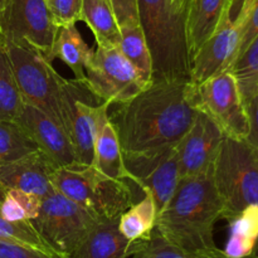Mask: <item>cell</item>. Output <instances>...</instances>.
Here are the masks:
<instances>
[{
	"instance_id": "6da1fadb",
	"label": "cell",
	"mask_w": 258,
	"mask_h": 258,
	"mask_svg": "<svg viewBox=\"0 0 258 258\" xmlns=\"http://www.w3.org/2000/svg\"><path fill=\"white\" fill-rule=\"evenodd\" d=\"M190 81H153L108 115L123 153L175 145L198 111L190 101Z\"/></svg>"
},
{
	"instance_id": "7a4b0ae2",
	"label": "cell",
	"mask_w": 258,
	"mask_h": 258,
	"mask_svg": "<svg viewBox=\"0 0 258 258\" xmlns=\"http://www.w3.org/2000/svg\"><path fill=\"white\" fill-rule=\"evenodd\" d=\"M223 213L213 168L199 175L180 178L170 201L158 213L155 231L173 246L184 249L216 247L214 224Z\"/></svg>"
},
{
	"instance_id": "3957f363",
	"label": "cell",
	"mask_w": 258,
	"mask_h": 258,
	"mask_svg": "<svg viewBox=\"0 0 258 258\" xmlns=\"http://www.w3.org/2000/svg\"><path fill=\"white\" fill-rule=\"evenodd\" d=\"M138 10L153 58V81H190L186 13L173 0H138Z\"/></svg>"
},
{
	"instance_id": "277c9868",
	"label": "cell",
	"mask_w": 258,
	"mask_h": 258,
	"mask_svg": "<svg viewBox=\"0 0 258 258\" xmlns=\"http://www.w3.org/2000/svg\"><path fill=\"white\" fill-rule=\"evenodd\" d=\"M50 181L59 191L97 218H115L135 202L128 180L105 175L92 164H75L53 169Z\"/></svg>"
},
{
	"instance_id": "5b68a950",
	"label": "cell",
	"mask_w": 258,
	"mask_h": 258,
	"mask_svg": "<svg viewBox=\"0 0 258 258\" xmlns=\"http://www.w3.org/2000/svg\"><path fill=\"white\" fill-rule=\"evenodd\" d=\"M213 176L223 203L222 218L231 222L247 207L258 206V153L247 141L224 136Z\"/></svg>"
},
{
	"instance_id": "8992f818",
	"label": "cell",
	"mask_w": 258,
	"mask_h": 258,
	"mask_svg": "<svg viewBox=\"0 0 258 258\" xmlns=\"http://www.w3.org/2000/svg\"><path fill=\"white\" fill-rule=\"evenodd\" d=\"M3 40L24 102L43 111L64 130L63 102L66 78L40 53L17 43Z\"/></svg>"
},
{
	"instance_id": "52a82bcc",
	"label": "cell",
	"mask_w": 258,
	"mask_h": 258,
	"mask_svg": "<svg viewBox=\"0 0 258 258\" xmlns=\"http://www.w3.org/2000/svg\"><path fill=\"white\" fill-rule=\"evenodd\" d=\"M194 108L208 116L226 138L244 141L249 133L246 102L231 71L218 73L198 85L191 83Z\"/></svg>"
},
{
	"instance_id": "ba28073f",
	"label": "cell",
	"mask_w": 258,
	"mask_h": 258,
	"mask_svg": "<svg viewBox=\"0 0 258 258\" xmlns=\"http://www.w3.org/2000/svg\"><path fill=\"white\" fill-rule=\"evenodd\" d=\"M256 0H231L221 23L191 60L190 82H203L228 71L236 60L251 10Z\"/></svg>"
},
{
	"instance_id": "9c48e42d",
	"label": "cell",
	"mask_w": 258,
	"mask_h": 258,
	"mask_svg": "<svg viewBox=\"0 0 258 258\" xmlns=\"http://www.w3.org/2000/svg\"><path fill=\"white\" fill-rule=\"evenodd\" d=\"M110 103L98 98L86 82L66 80L64 130L75 148L80 164L93 161V148L101 126L108 118Z\"/></svg>"
},
{
	"instance_id": "30bf717a",
	"label": "cell",
	"mask_w": 258,
	"mask_h": 258,
	"mask_svg": "<svg viewBox=\"0 0 258 258\" xmlns=\"http://www.w3.org/2000/svg\"><path fill=\"white\" fill-rule=\"evenodd\" d=\"M98 219L55 190L43 199L39 213L32 223L57 253L70 257Z\"/></svg>"
},
{
	"instance_id": "8fae6325",
	"label": "cell",
	"mask_w": 258,
	"mask_h": 258,
	"mask_svg": "<svg viewBox=\"0 0 258 258\" xmlns=\"http://www.w3.org/2000/svg\"><path fill=\"white\" fill-rule=\"evenodd\" d=\"M85 73L88 88L110 105L127 102L151 83L123 57L118 48L97 45L92 50Z\"/></svg>"
},
{
	"instance_id": "7c38bea8",
	"label": "cell",
	"mask_w": 258,
	"mask_h": 258,
	"mask_svg": "<svg viewBox=\"0 0 258 258\" xmlns=\"http://www.w3.org/2000/svg\"><path fill=\"white\" fill-rule=\"evenodd\" d=\"M57 32L45 0H8L0 23L3 39L30 48L49 60Z\"/></svg>"
},
{
	"instance_id": "4fadbf2b",
	"label": "cell",
	"mask_w": 258,
	"mask_h": 258,
	"mask_svg": "<svg viewBox=\"0 0 258 258\" xmlns=\"http://www.w3.org/2000/svg\"><path fill=\"white\" fill-rule=\"evenodd\" d=\"M178 145L144 151L123 153V163L130 173L131 180L154 197L158 213L170 201L179 183Z\"/></svg>"
},
{
	"instance_id": "5bb4252c",
	"label": "cell",
	"mask_w": 258,
	"mask_h": 258,
	"mask_svg": "<svg viewBox=\"0 0 258 258\" xmlns=\"http://www.w3.org/2000/svg\"><path fill=\"white\" fill-rule=\"evenodd\" d=\"M224 135L204 113H197L188 133L178 145L179 176L199 175L213 168Z\"/></svg>"
},
{
	"instance_id": "9a60e30c",
	"label": "cell",
	"mask_w": 258,
	"mask_h": 258,
	"mask_svg": "<svg viewBox=\"0 0 258 258\" xmlns=\"http://www.w3.org/2000/svg\"><path fill=\"white\" fill-rule=\"evenodd\" d=\"M15 122L55 168L80 164L67 133L43 111L25 103Z\"/></svg>"
},
{
	"instance_id": "2e32d148",
	"label": "cell",
	"mask_w": 258,
	"mask_h": 258,
	"mask_svg": "<svg viewBox=\"0 0 258 258\" xmlns=\"http://www.w3.org/2000/svg\"><path fill=\"white\" fill-rule=\"evenodd\" d=\"M55 166L39 150L0 165V185L19 189L44 199L55 191L50 174Z\"/></svg>"
},
{
	"instance_id": "e0dca14e",
	"label": "cell",
	"mask_w": 258,
	"mask_h": 258,
	"mask_svg": "<svg viewBox=\"0 0 258 258\" xmlns=\"http://www.w3.org/2000/svg\"><path fill=\"white\" fill-rule=\"evenodd\" d=\"M120 217L100 218L70 258H126L131 242L121 233Z\"/></svg>"
},
{
	"instance_id": "ac0fdd59",
	"label": "cell",
	"mask_w": 258,
	"mask_h": 258,
	"mask_svg": "<svg viewBox=\"0 0 258 258\" xmlns=\"http://www.w3.org/2000/svg\"><path fill=\"white\" fill-rule=\"evenodd\" d=\"M231 0H189L185 32L190 62L221 23Z\"/></svg>"
},
{
	"instance_id": "d6986e66",
	"label": "cell",
	"mask_w": 258,
	"mask_h": 258,
	"mask_svg": "<svg viewBox=\"0 0 258 258\" xmlns=\"http://www.w3.org/2000/svg\"><path fill=\"white\" fill-rule=\"evenodd\" d=\"M92 165L103 173L118 180H131L130 173L123 163V154L115 127L110 117L101 126L93 148ZM134 183V181H133Z\"/></svg>"
},
{
	"instance_id": "ffe728a7",
	"label": "cell",
	"mask_w": 258,
	"mask_h": 258,
	"mask_svg": "<svg viewBox=\"0 0 258 258\" xmlns=\"http://www.w3.org/2000/svg\"><path fill=\"white\" fill-rule=\"evenodd\" d=\"M80 20L92 30L96 45L118 48L121 33L115 13L108 0H83Z\"/></svg>"
},
{
	"instance_id": "44dd1931",
	"label": "cell",
	"mask_w": 258,
	"mask_h": 258,
	"mask_svg": "<svg viewBox=\"0 0 258 258\" xmlns=\"http://www.w3.org/2000/svg\"><path fill=\"white\" fill-rule=\"evenodd\" d=\"M92 55V49L88 48L76 24L59 27L55 37L49 60L59 58L64 62L78 81H86V66Z\"/></svg>"
},
{
	"instance_id": "7402d4cb",
	"label": "cell",
	"mask_w": 258,
	"mask_h": 258,
	"mask_svg": "<svg viewBox=\"0 0 258 258\" xmlns=\"http://www.w3.org/2000/svg\"><path fill=\"white\" fill-rule=\"evenodd\" d=\"M130 254L133 258H234L228 256L224 249L218 247L204 249H184L173 246L163 238L155 228L149 238L131 244ZM242 258H257L253 253Z\"/></svg>"
},
{
	"instance_id": "603a6c76",
	"label": "cell",
	"mask_w": 258,
	"mask_h": 258,
	"mask_svg": "<svg viewBox=\"0 0 258 258\" xmlns=\"http://www.w3.org/2000/svg\"><path fill=\"white\" fill-rule=\"evenodd\" d=\"M156 217L158 208L153 194L149 190H144V198L121 214L118 227L121 233L134 244L149 238L155 227Z\"/></svg>"
},
{
	"instance_id": "cb8c5ba5",
	"label": "cell",
	"mask_w": 258,
	"mask_h": 258,
	"mask_svg": "<svg viewBox=\"0 0 258 258\" xmlns=\"http://www.w3.org/2000/svg\"><path fill=\"white\" fill-rule=\"evenodd\" d=\"M120 33L118 49L145 80L153 82V58L140 22L120 25Z\"/></svg>"
},
{
	"instance_id": "d4e9b609",
	"label": "cell",
	"mask_w": 258,
	"mask_h": 258,
	"mask_svg": "<svg viewBox=\"0 0 258 258\" xmlns=\"http://www.w3.org/2000/svg\"><path fill=\"white\" fill-rule=\"evenodd\" d=\"M231 236L226 252L234 258L252 254L258 239V206H249L229 222Z\"/></svg>"
},
{
	"instance_id": "484cf974",
	"label": "cell",
	"mask_w": 258,
	"mask_h": 258,
	"mask_svg": "<svg viewBox=\"0 0 258 258\" xmlns=\"http://www.w3.org/2000/svg\"><path fill=\"white\" fill-rule=\"evenodd\" d=\"M24 105L5 50L4 40L0 37V121L15 122Z\"/></svg>"
},
{
	"instance_id": "4316f807",
	"label": "cell",
	"mask_w": 258,
	"mask_h": 258,
	"mask_svg": "<svg viewBox=\"0 0 258 258\" xmlns=\"http://www.w3.org/2000/svg\"><path fill=\"white\" fill-rule=\"evenodd\" d=\"M38 151L37 145L17 122L0 121V165Z\"/></svg>"
},
{
	"instance_id": "83f0119b",
	"label": "cell",
	"mask_w": 258,
	"mask_h": 258,
	"mask_svg": "<svg viewBox=\"0 0 258 258\" xmlns=\"http://www.w3.org/2000/svg\"><path fill=\"white\" fill-rule=\"evenodd\" d=\"M244 102L258 93V35L229 68Z\"/></svg>"
},
{
	"instance_id": "f1b7e54d",
	"label": "cell",
	"mask_w": 258,
	"mask_h": 258,
	"mask_svg": "<svg viewBox=\"0 0 258 258\" xmlns=\"http://www.w3.org/2000/svg\"><path fill=\"white\" fill-rule=\"evenodd\" d=\"M0 241L13 242V243L32 247V248L39 249L47 253L59 254L44 241L32 222L10 223L3 218L2 214H0Z\"/></svg>"
},
{
	"instance_id": "f546056e",
	"label": "cell",
	"mask_w": 258,
	"mask_h": 258,
	"mask_svg": "<svg viewBox=\"0 0 258 258\" xmlns=\"http://www.w3.org/2000/svg\"><path fill=\"white\" fill-rule=\"evenodd\" d=\"M58 28L76 24L81 18L83 0H45Z\"/></svg>"
},
{
	"instance_id": "4dcf8cb0",
	"label": "cell",
	"mask_w": 258,
	"mask_h": 258,
	"mask_svg": "<svg viewBox=\"0 0 258 258\" xmlns=\"http://www.w3.org/2000/svg\"><path fill=\"white\" fill-rule=\"evenodd\" d=\"M0 258H70L60 254H52L32 247L0 241Z\"/></svg>"
},
{
	"instance_id": "1f68e13d",
	"label": "cell",
	"mask_w": 258,
	"mask_h": 258,
	"mask_svg": "<svg viewBox=\"0 0 258 258\" xmlns=\"http://www.w3.org/2000/svg\"><path fill=\"white\" fill-rule=\"evenodd\" d=\"M115 13L118 27L126 23L140 22L139 20L138 0H108Z\"/></svg>"
},
{
	"instance_id": "d6a6232c",
	"label": "cell",
	"mask_w": 258,
	"mask_h": 258,
	"mask_svg": "<svg viewBox=\"0 0 258 258\" xmlns=\"http://www.w3.org/2000/svg\"><path fill=\"white\" fill-rule=\"evenodd\" d=\"M246 107L249 120V133L244 141L258 153V93L246 101Z\"/></svg>"
},
{
	"instance_id": "836d02e7",
	"label": "cell",
	"mask_w": 258,
	"mask_h": 258,
	"mask_svg": "<svg viewBox=\"0 0 258 258\" xmlns=\"http://www.w3.org/2000/svg\"><path fill=\"white\" fill-rule=\"evenodd\" d=\"M189 0H176V5L179 7V9H181L183 12L186 13V8H188Z\"/></svg>"
},
{
	"instance_id": "e575fe53",
	"label": "cell",
	"mask_w": 258,
	"mask_h": 258,
	"mask_svg": "<svg viewBox=\"0 0 258 258\" xmlns=\"http://www.w3.org/2000/svg\"><path fill=\"white\" fill-rule=\"evenodd\" d=\"M8 0H0V23H2V18H3V13H4L5 7H7Z\"/></svg>"
},
{
	"instance_id": "d590c367",
	"label": "cell",
	"mask_w": 258,
	"mask_h": 258,
	"mask_svg": "<svg viewBox=\"0 0 258 258\" xmlns=\"http://www.w3.org/2000/svg\"><path fill=\"white\" fill-rule=\"evenodd\" d=\"M252 253H253L254 256L258 258V239H257V243H256V246H254V249H253V252H252Z\"/></svg>"
},
{
	"instance_id": "8d00e7d4",
	"label": "cell",
	"mask_w": 258,
	"mask_h": 258,
	"mask_svg": "<svg viewBox=\"0 0 258 258\" xmlns=\"http://www.w3.org/2000/svg\"><path fill=\"white\" fill-rule=\"evenodd\" d=\"M173 2H174V4H175L176 5V0H173ZM176 7H178V5H176ZM179 8V7H178ZM181 10V9H180Z\"/></svg>"
}]
</instances>
